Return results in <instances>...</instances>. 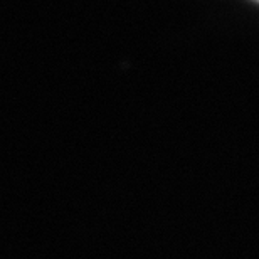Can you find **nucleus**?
I'll return each instance as SVG.
<instances>
[{"mask_svg":"<svg viewBox=\"0 0 259 259\" xmlns=\"http://www.w3.org/2000/svg\"><path fill=\"white\" fill-rule=\"evenodd\" d=\"M257 2H259V0H257Z\"/></svg>","mask_w":259,"mask_h":259,"instance_id":"1","label":"nucleus"}]
</instances>
